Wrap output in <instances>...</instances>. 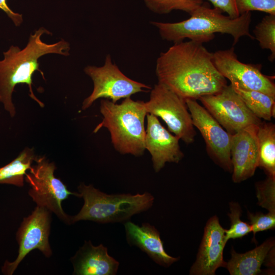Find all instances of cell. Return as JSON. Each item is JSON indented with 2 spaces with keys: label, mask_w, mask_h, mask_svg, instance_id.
I'll return each instance as SVG.
<instances>
[{
  "label": "cell",
  "mask_w": 275,
  "mask_h": 275,
  "mask_svg": "<svg viewBox=\"0 0 275 275\" xmlns=\"http://www.w3.org/2000/svg\"><path fill=\"white\" fill-rule=\"evenodd\" d=\"M223 13L204 3L187 19L176 22L151 21V23L157 28L162 39L174 43L186 38L201 43H206L213 39L215 34L217 33L230 35L233 38V45L243 36L255 39L250 32L252 16L250 12L235 18Z\"/></svg>",
  "instance_id": "cell-3"
},
{
  "label": "cell",
  "mask_w": 275,
  "mask_h": 275,
  "mask_svg": "<svg viewBox=\"0 0 275 275\" xmlns=\"http://www.w3.org/2000/svg\"><path fill=\"white\" fill-rule=\"evenodd\" d=\"M274 238L271 237L255 249L244 253H237L232 248L231 257L226 268L231 275H256L261 273V267L270 250L274 247Z\"/></svg>",
  "instance_id": "cell-18"
},
{
  "label": "cell",
  "mask_w": 275,
  "mask_h": 275,
  "mask_svg": "<svg viewBox=\"0 0 275 275\" xmlns=\"http://www.w3.org/2000/svg\"><path fill=\"white\" fill-rule=\"evenodd\" d=\"M35 161L36 164L32 166L24 177L30 186L29 196L37 206L54 213L66 224H72V216L64 212L62 203L71 195L80 198L79 193L71 192L55 177L56 166L53 162H50L44 156L36 157Z\"/></svg>",
  "instance_id": "cell-6"
},
{
  "label": "cell",
  "mask_w": 275,
  "mask_h": 275,
  "mask_svg": "<svg viewBox=\"0 0 275 275\" xmlns=\"http://www.w3.org/2000/svg\"><path fill=\"white\" fill-rule=\"evenodd\" d=\"M235 3L239 15L253 11L275 15V0H235Z\"/></svg>",
  "instance_id": "cell-26"
},
{
  "label": "cell",
  "mask_w": 275,
  "mask_h": 275,
  "mask_svg": "<svg viewBox=\"0 0 275 275\" xmlns=\"http://www.w3.org/2000/svg\"><path fill=\"white\" fill-rule=\"evenodd\" d=\"M148 114L160 117L168 130L185 143L194 142L196 132L185 99L167 86L157 82L150 90V97L145 102Z\"/></svg>",
  "instance_id": "cell-8"
},
{
  "label": "cell",
  "mask_w": 275,
  "mask_h": 275,
  "mask_svg": "<svg viewBox=\"0 0 275 275\" xmlns=\"http://www.w3.org/2000/svg\"><path fill=\"white\" fill-rule=\"evenodd\" d=\"M124 226L129 244L138 247L158 265L167 267L179 260L165 251L160 233L154 226L147 223L139 226L127 221Z\"/></svg>",
  "instance_id": "cell-16"
},
{
  "label": "cell",
  "mask_w": 275,
  "mask_h": 275,
  "mask_svg": "<svg viewBox=\"0 0 275 275\" xmlns=\"http://www.w3.org/2000/svg\"><path fill=\"white\" fill-rule=\"evenodd\" d=\"M203 106L229 134L253 125H259L261 120L246 106L231 85L220 92L198 98Z\"/></svg>",
  "instance_id": "cell-9"
},
{
  "label": "cell",
  "mask_w": 275,
  "mask_h": 275,
  "mask_svg": "<svg viewBox=\"0 0 275 275\" xmlns=\"http://www.w3.org/2000/svg\"><path fill=\"white\" fill-rule=\"evenodd\" d=\"M213 7L223 13H226L230 17L235 18L239 16L237 10L235 0H208Z\"/></svg>",
  "instance_id": "cell-28"
},
{
  "label": "cell",
  "mask_w": 275,
  "mask_h": 275,
  "mask_svg": "<svg viewBox=\"0 0 275 275\" xmlns=\"http://www.w3.org/2000/svg\"><path fill=\"white\" fill-rule=\"evenodd\" d=\"M100 112L102 120L93 132L105 127L110 133L114 148L119 153L136 157L143 155L145 150V120L148 114L145 102L129 97L118 104L102 99Z\"/></svg>",
  "instance_id": "cell-4"
},
{
  "label": "cell",
  "mask_w": 275,
  "mask_h": 275,
  "mask_svg": "<svg viewBox=\"0 0 275 275\" xmlns=\"http://www.w3.org/2000/svg\"><path fill=\"white\" fill-rule=\"evenodd\" d=\"M0 9L7 14L16 26H20L23 22L22 15L13 11L8 6L7 0H0Z\"/></svg>",
  "instance_id": "cell-29"
},
{
  "label": "cell",
  "mask_w": 275,
  "mask_h": 275,
  "mask_svg": "<svg viewBox=\"0 0 275 275\" xmlns=\"http://www.w3.org/2000/svg\"><path fill=\"white\" fill-rule=\"evenodd\" d=\"M258 167L263 169L268 177L275 178V125L261 122L257 132Z\"/></svg>",
  "instance_id": "cell-19"
},
{
  "label": "cell",
  "mask_w": 275,
  "mask_h": 275,
  "mask_svg": "<svg viewBox=\"0 0 275 275\" xmlns=\"http://www.w3.org/2000/svg\"><path fill=\"white\" fill-rule=\"evenodd\" d=\"M230 212L228 214L231 222L230 227L225 229V239L226 242L231 239L240 238L252 232L249 223L240 219L242 210L240 205L235 202L230 203Z\"/></svg>",
  "instance_id": "cell-24"
},
{
  "label": "cell",
  "mask_w": 275,
  "mask_h": 275,
  "mask_svg": "<svg viewBox=\"0 0 275 275\" xmlns=\"http://www.w3.org/2000/svg\"><path fill=\"white\" fill-rule=\"evenodd\" d=\"M253 33L260 47L270 51L268 60L273 62L275 59V15L265 16L255 26Z\"/></svg>",
  "instance_id": "cell-22"
},
{
  "label": "cell",
  "mask_w": 275,
  "mask_h": 275,
  "mask_svg": "<svg viewBox=\"0 0 275 275\" xmlns=\"http://www.w3.org/2000/svg\"><path fill=\"white\" fill-rule=\"evenodd\" d=\"M212 60L217 71L230 80L232 86L260 91L275 98L273 77L262 73L260 64H245L239 61L233 47L212 53Z\"/></svg>",
  "instance_id": "cell-10"
},
{
  "label": "cell",
  "mask_w": 275,
  "mask_h": 275,
  "mask_svg": "<svg viewBox=\"0 0 275 275\" xmlns=\"http://www.w3.org/2000/svg\"><path fill=\"white\" fill-rule=\"evenodd\" d=\"M225 233V229L221 225L217 216L208 220L190 274L214 275L218 268L226 267L227 262L223 259V251L227 243Z\"/></svg>",
  "instance_id": "cell-14"
},
{
  "label": "cell",
  "mask_w": 275,
  "mask_h": 275,
  "mask_svg": "<svg viewBox=\"0 0 275 275\" xmlns=\"http://www.w3.org/2000/svg\"><path fill=\"white\" fill-rule=\"evenodd\" d=\"M232 87L258 118L269 121L275 117V98L260 91Z\"/></svg>",
  "instance_id": "cell-21"
},
{
  "label": "cell",
  "mask_w": 275,
  "mask_h": 275,
  "mask_svg": "<svg viewBox=\"0 0 275 275\" xmlns=\"http://www.w3.org/2000/svg\"><path fill=\"white\" fill-rule=\"evenodd\" d=\"M259 125L249 126L232 135L230 155L232 178L235 183L241 182L253 176L258 167L257 132Z\"/></svg>",
  "instance_id": "cell-15"
},
{
  "label": "cell",
  "mask_w": 275,
  "mask_h": 275,
  "mask_svg": "<svg viewBox=\"0 0 275 275\" xmlns=\"http://www.w3.org/2000/svg\"><path fill=\"white\" fill-rule=\"evenodd\" d=\"M51 213L46 208L37 206L30 215L23 218L16 234L19 246L18 256L14 261H5L2 269L4 274H12L20 263L33 250H39L46 257L51 256L49 243Z\"/></svg>",
  "instance_id": "cell-11"
},
{
  "label": "cell",
  "mask_w": 275,
  "mask_h": 275,
  "mask_svg": "<svg viewBox=\"0 0 275 275\" xmlns=\"http://www.w3.org/2000/svg\"><path fill=\"white\" fill-rule=\"evenodd\" d=\"M155 73L158 82L184 99L216 94L228 85L213 64L212 53L193 40L175 43L161 52Z\"/></svg>",
  "instance_id": "cell-1"
},
{
  "label": "cell",
  "mask_w": 275,
  "mask_h": 275,
  "mask_svg": "<svg viewBox=\"0 0 275 275\" xmlns=\"http://www.w3.org/2000/svg\"><path fill=\"white\" fill-rule=\"evenodd\" d=\"M84 205L79 212L72 216V224L91 221L104 224L122 222L134 214L147 211L153 205L154 197L149 193L131 195H108L81 183L77 187Z\"/></svg>",
  "instance_id": "cell-5"
},
{
  "label": "cell",
  "mask_w": 275,
  "mask_h": 275,
  "mask_svg": "<svg viewBox=\"0 0 275 275\" xmlns=\"http://www.w3.org/2000/svg\"><path fill=\"white\" fill-rule=\"evenodd\" d=\"M193 124L200 132L211 158L224 170L232 172L229 134L196 99H185Z\"/></svg>",
  "instance_id": "cell-12"
},
{
  "label": "cell",
  "mask_w": 275,
  "mask_h": 275,
  "mask_svg": "<svg viewBox=\"0 0 275 275\" xmlns=\"http://www.w3.org/2000/svg\"><path fill=\"white\" fill-rule=\"evenodd\" d=\"M36 157L34 149L25 147L14 159L0 167V184L23 186L26 171Z\"/></svg>",
  "instance_id": "cell-20"
},
{
  "label": "cell",
  "mask_w": 275,
  "mask_h": 275,
  "mask_svg": "<svg viewBox=\"0 0 275 275\" xmlns=\"http://www.w3.org/2000/svg\"><path fill=\"white\" fill-rule=\"evenodd\" d=\"M248 217L254 237L258 232L273 229L275 227V213L257 212L254 214L248 211Z\"/></svg>",
  "instance_id": "cell-27"
},
{
  "label": "cell",
  "mask_w": 275,
  "mask_h": 275,
  "mask_svg": "<svg viewBox=\"0 0 275 275\" xmlns=\"http://www.w3.org/2000/svg\"><path fill=\"white\" fill-rule=\"evenodd\" d=\"M256 188L258 204L275 213V178L267 176L265 180L256 183Z\"/></svg>",
  "instance_id": "cell-25"
},
{
  "label": "cell",
  "mask_w": 275,
  "mask_h": 275,
  "mask_svg": "<svg viewBox=\"0 0 275 275\" xmlns=\"http://www.w3.org/2000/svg\"><path fill=\"white\" fill-rule=\"evenodd\" d=\"M146 7L158 14H167L174 10L184 11L190 15L203 3V0H144Z\"/></svg>",
  "instance_id": "cell-23"
},
{
  "label": "cell",
  "mask_w": 275,
  "mask_h": 275,
  "mask_svg": "<svg viewBox=\"0 0 275 275\" xmlns=\"http://www.w3.org/2000/svg\"><path fill=\"white\" fill-rule=\"evenodd\" d=\"M84 72L93 81V90L82 103L81 109L84 111L99 98L117 103L121 99L130 97L140 92H146L152 89L151 87L125 75L113 63L110 54L106 56L103 66L89 65L84 68Z\"/></svg>",
  "instance_id": "cell-7"
},
{
  "label": "cell",
  "mask_w": 275,
  "mask_h": 275,
  "mask_svg": "<svg viewBox=\"0 0 275 275\" xmlns=\"http://www.w3.org/2000/svg\"><path fill=\"white\" fill-rule=\"evenodd\" d=\"M146 119L145 148L151 155L154 171L159 172L167 162L179 163L184 157L180 139L166 129L155 116L147 114Z\"/></svg>",
  "instance_id": "cell-13"
},
{
  "label": "cell",
  "mask_w": 275,
  "mask_h": 275,
  "mask_svg": "<svg viewBox=\"0 0 275 275\" xmlns=\"http://www.w3.org/2000/svg\"><path fill=\"white\" fill-rule=\"evenodd\" d=\"M44 34L50 35L51 33L43 27L39 28L30 35L23 49L11 45L3 52L4 58L0 60V102L12 118L16 113L12 97L17 85H27L30 97L41 107L44 106L35 96L32 88V76L36 71H38L45 79L43 72L39 68V59L49 53L69 55L70 47L68 42L61 39L57 43L47 44L41 39Z\"/></svg>",
  "instance_id": "cell-2"
},
{
  "label": "cell",
  "mask_w": 275,
  "mask_h": 275,
  "mask_svg": "<svg viewBox=\"0 0 275 275\" xmlns=\"http://www.w3.org/2000/svg\"><path fill=\"white\" fill-rule=\"evenodd\" d=\"M71 261L76 275H115L119 266L106 247L102 244L94 246L90 240L85 241Z\"/></svg>",
  "instance_id": "cell-17"
}]
</instances>
